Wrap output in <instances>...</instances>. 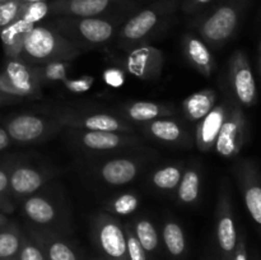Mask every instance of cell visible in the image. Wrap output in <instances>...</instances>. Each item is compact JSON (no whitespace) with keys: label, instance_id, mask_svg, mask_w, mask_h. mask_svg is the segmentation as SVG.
<instances>
[{"label":"cell","instance_id":"cell-34","mask_svg":"<svg viewBox=\"0 0 261 260\" xmlns=\"http://www.w3.org/2000/svg\"><path fill=\"white\" fill-rule=\"evenodd\" d=\"M47 15H50V4H48L47 0H45V2L25 3L20 19L25 20L31 24H37L38 22L45 19Z\"/></svg>","mask_w":261,"mask_h":260},{"label":"cell","instance_id":"cell-35","mask_svg":"<svg viewBox=\"0 0 261 260\" xmlns=\"http://www.w3.org/2000/svg\"><path fill=\"white\" fill-rule=\"evenodd\" d=\"M125 237H126V247H127V259L129 260H147V252L143 249L140 242L138 241L133 226L130 223L124 224Z\"/></svg>","mask_w":261,"mask_h":260},{"label":"cell","instance_id":"cell-29","mask_svg":"<svg viewBox=\"0 0 261 260\" xmlns=\"http://www.w3.org/2000/svg\"><path fill=\"white\" fill-rule=\"evenodd\" d=\"M133 231L147 254H154L157 251L160 246V237L152 221L145 218L138 219L133 226Z\"/></svg>","mask_w":261,"mask_h":260},{"label":"cell","instance_id":"cell-50","mask_svg":"<svg viewBox=\"0 0 261 260\" xmlns=\"http://www.w3.org/2000/svg\"><path fill=\"white\" fill-rule=\"evenodd\" d=\"M3 2H5V0H0V3H3Z\"/></svg>","mask_w":261,"mask_h":260},{"label":"cell","instance_id":"cell-26","mask_svg":"<svg viewBox=\"0 0 261 260\" xmlns=\"http://www.w3.org/2000/svg\"><path fill=\"white\" fill-rule=\"evenodd\" d=\"M163 244L168 255L173 259H182L186 254V239L182 227L176 221H167L162 229Z\"/></svg>","mask_w":261,"mask_h":260},{"label":"cell","instance_id":"cell-19","mask_svg":"<svg viewBox=\"0 0 261 260\" xmlns=\"http://www.w3.org/2000/svg\"><path fill=\"white\" fill-rule=\"evenodd\" d=\"M28 236L41 247L46 260H81L74 247L58 235L31 229Z\"/></svg>","mask_w":261,"mask_h":260},{"label":"cell","instance_id":"cell-3","mask_svg":"<svg viewBox=\"0 0 261 260\" xmlns=\"http://www.w3.org/2000/svg\"><path fill=\"white\" fill-rule=\"evenodd\" d=\"M177 5L178 0H160L130 15L117 31V48L126 53L137 46L147 43L148 38L170 19L177 9Z\"/></svg>","mask_w":261,"mask_h":260},{"label":"cell","instance_id":"cell-43","mask_svg":"<svg viewBox=\"0 0 261 260\" xmlns=\"http://www.w3.org/2000/svg\"><path fill=\"white\" fill-rule=\"evenodd\" d=\"M10 142H12V139H10L9 134L7 133L5 127L0 126V152H3L5 148L9 147Z\"/></svg>","mask_w":261,"mask_h":260},{"label":"cell","instance_id":"cell-40","mask_svg":"<svg viewBox=\"0 0 261 260\" xmlns=\"http://www.w3.org/2000/svg\"><path fill=\"white\" fill-rule=\"evenodd\" d=\"M231 260H249V255H247V246H246V239L242 235L237 240L236 249H234L233 255H232Z\"/></svg>","mask_w":261,"mask_h":260},{"label":"cell","instance_id":"cell-44","mask_svg":"<svg viewBox=\"0 0 261 260\" xmlns=\"http://www.w3.org/2000/svg\"><path fill=\"white\" fill-rule=\"evenodd\" d=\"M10 222H12V221L8 218L7 214H4V213H2V212H0V227L7 226V224H9Z\"/></svg>","mask_w":261,"mask_h":260},{"label":"cell","instance_id":"cell-45","mask_svg":"<svg viewBox=\"0 0 261 260\" xmlns=\"http://www.w3.org/2000/svg\"><path fill=\"white\" fill-rule=\"evenodd\" d=\"M12 98L13 97H10V96H8V94H4L0 92V105L5 103V102H9Z\"/></svg>","mask_w":261,"mask_h":260},{"label":"cell","instance_id":"cell-39","mask_svg":"<svg viewBox=\"0 0 261 260\" xmlns=\"http://www.w3.org/2000/svg\"><path fill=\"white\" fill-rule=\"evenodd\" d=\"M212 2L213 0H185L182 4V12L185 14H194Z\"/></svg>","mask_w":261,"mask_h":260},{"label":"cell","instance_id":"cell-11","mask_svg":"<svg viewBox=\"0 0 261 260\" xmlns=\"http://www.w3.org/2000/svg\"><path fill=\"white\" fill-rule=\"evenodd\" d=\"M58 126L61 125L56 121H48L38 115L20 114L8 120L5 130L14 142L35 143L48 137Z\"/></svg>","mask_w":261,"mask_h":260},{"label":"cell","instance_id":"cell-47","mask_svg":"<svg viewBox=\"0 0 261 260\" xmlns=\"http://www.w3.org/2000/svg\"><path fill=\"white\" fill-rule=\"evenodd\" d=\"M93 260H106V259H103V257H102V256H99V257H94Z\"/></svg>","mask_w":261,"mask_h":260},{"label":"cell","instance_id":"cell-24","mask_svg":"<svg viewBox=\"0 0 261 260\" xmlns=\"http://www.w3.org/2000/svg\"><path fill=\"white\" fill-rule=\"evenodd\" d=\"M124 112L130 121L145 124V122L153 121L155 119L170 116V115H172L175 112V110L172 107L167 106V105L155 103V102L138 101L127 103L125 106Z\"/></svg>","mask_w":261,"mask_h":260},{"label":"cell","instance_id":"cell-21","mask_svg":"<svg viewBox=\"0 0 261 260\" xmlns=\"http://www.w3.org/2000/svg\"><path fill=\"white\" fill-rule=\"evenodd\" d=\"M144 133L166 144H182L186 142V132L182 125L173 119L161 117L145 122Z\"/></svg>","mask_w":261,"mask_h":260},{"label":"cell","instance_id":"cell-46","mask_svg":"<svg viewBox=\"0 0 261 260\" xmlns=\"http://www.w3.org/2000/svg\"><path fill=\"white\" fill-rule=\"evenodd\" d=\"M24 3H36V2H45V0H23Z\"/></svg>","mask_w":261,"mask_h":260},{"label":"cell","instance_id":"cell-14","mask_svg":"<svg viewBox=\"0 0 261 260\" xmlns=\"http://www.w3.org/2000/svg\"><path fill=\"white\" fill-rule=\"evenodd\" d=\"M2 73L19 92L22 98L40 94L42 83L35 65H30L20 59H8Z\"/></svg>","mask_w":261,"mask_h":260},{"label":"cell","instance_id":"cell-15","mask_svg":"<svg viewBox=\"0 0 261 260\" xmlns=\"http://www.w3.org/2000/svg\"><path fill=\"white\" fill-rule=\"evenodd\" d=\"M240 185L244 194L245 205L255 223L261 227V183L250 163L244 162L237 170Z\"/></svg>","mask_w":261,"mask_h":260},{"label":"cell","instance_id":"cell-36","mask_svg":"<svg viewBox=\"0 0 261 260\" xmlns=\"http://www.w3.org/2000/svg\"><path fill=\"white\" fill-rule=\"evenodd\" d=\"M18 260H46L41 247L28 235L23 233L22 245L18 252Z\"/></svg>","mask_w":261,"mask_h":260},{"label":"cell","instance_id":"cell-5","mask_svg":"<svg viewBox=\"0 0 261 260\" xmlns=\"http://www.w3.org/2000/svg\"><path fill=\"white\" fill-rule=\"evenodd\" d=\"M48 4L54 18H92L125 14L137 5V0H51Z\"/></svg>","mask_w":261,"mask_h":260},{"label":"cell","instance_id":"cell-10","mask_svg":"<svg viewBox=\"0 0 261 260\" xmlns=\"http://www.w3.org/2000/svg\"><path fill=\"white\" fill-rule=\"evenodd\" d=\"M237 240L239 236L234 224L231 196H229L228 188L226 184H223L219 191L218 204H217V241L222 254V260H231L236 249Z\"/></svg>","mask_w":261,"mask_h":260},{"label":"cell","instance_id":"cell-9","mask_svg":"<svg viewBox=\"0 0 261 260\" xmlns=\"http://www.w3.org/2000/svg\"><path fill=\"white\" fill-rule=\"evenodd\" d=\"M245 138H246L245 115L239 106H234L233 109L227 111L226 119L217 137L214 149L222 157H234L241 150Z\"/></svg>","mask_w":261,"mask_h":260},{"label":"cell","instance_id":"cell-32","mask_svg":"<svg viewBox=\"0 0 261 260\" xmlns=\"http://www.w3.org/2000/svg\"><path fill=\"white\" fill-rule=\"evenodd\" d=\"M41 83L43 82H63L66 78L69 61H54L45 65H35Z\"/></svg>","mask_w":261,"mask_h":260},{"label":"cell","instance_id":"cell-30","mask_svg":"<svg viewBox=\"0 0 261 260\" xmlns=\"http://www.w3.org/2000/svg\"><path fill=\"white\" fill-rule=\"evenodd\" d=\"M182 177V167L180 165H168L161 167L152 175L150 183L158 190H175Z\"/></svg>","mask_w":261,"mask_h":260},{"label":"cell","instance_id":"cell-37","mask_svg":"<svg viewBox=\"0 0 261 260\" xmlns=\"http://www.w3.org/2000/svg\"><path fill=\"white\" fill-rule=\"evenodd\" d=\"M93 82V76H82V78L75 79L65 78L63 81V83L68 91L74 92V93H83V92H87L91 89Z\"/></svg>","mask_w":261,"mask_h":260},{"label":"cell","instance_id":"cell-48","mask_svg":"<svg viewBox=\"0 0 261 260\" xmlns=\"http://www.w3.org/2000/svg\"><path fill=\"white\" fill-rule=\"evenodd\" d=\"M0 260H18L17 257H13V259H0Z\"/></svg>","mask_w":261,"mask_h":260},{"label":"cell","instance_id":"cell-27","mask_svg":"<svg viewBox=\"0 0 261 260\" xmlns=\"http://www.w3.org/2000/svg\"><path fill=\"white\" fill-rule=\"evenodd\" d=\"M200 172L190 167L182 172L180 184L177 186V199L182 204H194L200 195Z\"/></svg>","mask_w":261,"mask_h":260},{"label":"cell","instance_id":"cell-4","mask_svg":"<svg viewBox=\"0 0 261 260\" xmlns=\"http://www.w3.org/2000/svg\"><path fill=\"white\" fill-rule=\"evenodd\" d=\"M242 0H229L196 22V30L208 47L218 48L233 36L240 22Z\"/></svg>","mask_w":261,"mask_h":260},{"label":"cell","instance_id":"cell-1","mask_svg":"<svg viewBox=\"0 0 261 260\" xmlns=\"http://www.w3.org/2000/svg\"><path fill=\"white\" fill-rule=\"evenodd\" d=\"M125 14L110 17L54 18L47 25L65 36L81 48L91 50L106 45L116 37L120 25L125 22Z\"/></svg>","mask_w":261,"mask_h":260},{"label":"cell","instance_id":"cell-41","mask_svg":"<svg viewBox=\"0 0 261 260\" xmlns=\"http://www.w3.org/2000/svg\"><path fill=\"white\" fill-rule=\"evenodd\" d=\"M8 193H10L9 171L4 167H0V194L8 195Z\"/></svg>","mask_w":261,"mask_h":260},{"label":"cell","instance_id":"cell-42","mask_svg":"<svg viewBox=\"0 0 261 260\" xmlns=\"http://www.w3.org/2000/svg\"><path fill=\"white\" fill-rule=\"evenodd\" d=\"M14 211V205L8 200L7 195H2L0 194V212L2 213H12Z\"/></svg>","mask_w":261,"mask_h":260},{"label":"cell","instance_id":"cell-49","mask_svg":"<svg viewBox=\"0 0 261 260\" xmlns=\"http://www.w3.org/2000/svg\"><path fill=\"white\" fill-rule=\"evenodd\" d=\"M254 260H260V259H259V256H255V259H254Z\"/></svg>","mask_w":261,"mask_h":260},{"label":"cell","instance_id":"cell-23","mask_svg":"<svg viewBox=\"0 0 261 260\" xmlns=\"http://www.w3.org/2000/svg\"><path fill=\"white\" fill-rule=\"evenodd\" d=\"M35 25L23 19H18L0 31V38H2L5 56L8 59H19L25 36Z\"/></svg>","mask_w":261,"mask_h":260},{"label":"cell","instance_id":"cell-2","mask_svg":"<svg viewBox=\"0 0 261 260\" xmlns=\"http://www.w3.org/2000/svg\"><path fill=\"white\" fill-rule=\"evenodd\" d=\"M76 43L47 24H36L25 36L19 59L30 65H45L54 61H70L81 55Z\"/></svg>","mask_w":261,"mask_h":260},{"label":"cell","instance_id":"cell-18","mask_svg":"<svg viewBox=\"0 0 261 260\" xmlns=\"http://www.w3.org/2000/svg\"><path fill=\"white\" fill-rule=\"evenodd\" d=\"M182 47L186 59L198 73L211 76L216 69V63L211 50L200 37L194 33H186L182 38Z\"/></svg>","mask_w":261,"mask_h":260},{"label":"cell","instance_id":"cell-16","mask_svg":"<svg viewBox=\"0 0 261 260\" xmlns=\"http://www.w3.org/2000/svg\"><path fill=\"white\" fill-rule=\"evenodd\" d=\"M103 183L122 186L133 183L140 172V162L134 158H114L101 165L97 170Z\"/></svg>","mask_w":261,"mask_h":260},{"label":"cell","instance_id":"cell-6","mask_svg":"<svg viewBox=\"0 0 261 260\" xmlns=\"http://www.w3.org/2000/svg\"><path fill=\"white\" fill-rule=\"evenodd\" d=\"M92 236L103 259L129 260L124 226L115 216L98 214L93 221Z\"/></svg>","mask_w":261,"mask_h":260},{"label":"cell","instance_id":"cell-22","mask_svg":"<svg viewBox=\"0 0 261 260\" xmlns=\"http://www.w3.org/2000/svg\"><path fill=\"white\" fill-rule=\"evenodd\" d=\"M23 212L36 226H50L58 219V208L43 196H30L23 203Z\"/></svg>","mask_w":261,"mask_h":260},{"label":"cell","instance_id":"cell-25","mask_svg":"<svg viewBox=\"0 0 261 260\" xmlns=\"http://www.w3.org/2000/svg\"><path fill=\"white\" fill-rule=\"evenodd\" d=\"M217 93L213 89H203L193 93L184 101L182 110L189 121L198 122L216 106Z\"/></svg>","mask_w":261,"mask_h":260},{"label":"cell","instance_id":"cell-31","mask_svg":"<svg viewBox=\"0 0 261 260\" xmlns=\"http://www.w3.org/2000/svg\"><path fill=\"white\" fill-rule=\"evenodd\" d=\"M139 206V198L135 194L126 193L119 195L114 200L110 201L106 205L107 212L110 214H116V216H129L134 213Z\"/></svg>","mask_w":261,"mask_h":260},{"label":"cell","instance_id":"cell-12","mask_svg":"<svg viewBox=\"0 0 261 260\" xmlns=\"http://www.w3.org/2000/svg\"><path fill=\"white\" fill-rule=\"evenodd\" d=\"M229 81L236 98L245 106L256 99V84L249 60L242 51H236L229 60Z\"/></svg>","mask_w":261,"mask_h":260},{"label":"cell","instance_id":"cell-20","mask_svg":"<svg viewBox=\"0 0 261 260\" xmlns=\"http://www.w3.org/2000/svg\"><path fill=\"white\" fill-rule=\"evenodd\" d=\"M45 175L28 165L13 166L9 171L10 191L17 196L35 194L45 183Z\"/></svg>","mask_w":261,"mask_h":260},{"label":"cell","instance_id":"cell-7","mask_svg":"<svg viewBox=\"0 0 261 260\" xmlns=\"http://www.w3.org/2000/svg\"><path fill=\"white\" fill-rule=\"evenodd\" d=\"M55 121L61 126L70 127L73 130L86 132H114L134 134V127L126 120L119 119L111 114L103 112H74L64 111L56 115Z\"/></svg>","mask_w":261,"mask_h":260},{"label":"cell","instance_id":"cell-33","mask_svg":"<svg viewBox=\"0 0 261 260\" xmlns=\"http://www.w3.org/2000/svg\"><path fill=\"white\" fill-rule=\"evenodd\" d=\"M24 5L23 0H5L0 3V31L20 19Z\"/></svg>","mask_w":261,"mask_h":260},{"label":"cell","instance_id":"cell-28","mask_svg":"<svg viewBox=\"0 0 261 260\" xmlns=\"http://www.w3.org/2000/svg\"><path fill=\"white\" fill-rule=\"evenodd\" d=\"M23 232L17 224L12 223L0 227V259H13L18 256L22 245Z\"/></svg>","mask_w":261,"mask_h":260},{"label":"cell","instance_id":"cell-17","mask_svg":"<svg viewBox=\"0 0 261 260\" xmlns=\"http://www.w3.org/2000/svg\"><path fill=\"white\" fill-rule=\"evenodd\" d=\"M228 107L226 105H217L205 117L198 122L195 133V142L200 152H209L214 148L217 137L222 124L226 119Z\"/></svg>","mask_w":261,"mask_h":260},{"label":"cell","instance_id":"cell-38","mask_svg":"<svg viewBox=\"0 0 261 260\" xmlns=\"http://www.w3.org/2000/svg\"><path fill=\"white\" fill-rule=\"evenodd\" d=\"M103 82L112 88H120L125 83L124 70L120 68H107L102 74Z\"/></svg>","mask_w":261,"mask_h":260},{"label":"cell","instance_id":"cell-8","mask_svg":"<svg viewBox=\"0 0 261 260\" xmlns=\"http://www.w3.org/2000/svg\"><path fill=\"white\" fill-rule=\"evenodd\" d=\"M163 63L165 58L162 51L147 43L126 51V56L122 58L124 68L142 81L157 79L162 73Z\"/></svg>","mask_w":261,"mask_h":260},{"label":"cell","instance_id":"cell-13","mask_svg":"<svg viewBox=\"0 0 261 260\" xmlns=\"http://www.w3.org/2000/svg\"><path fill=\"white\" fill-rule=\"evenodd\" d=\"M75 140L87 150L109 152L120 148L134 147L140 143L137 135L114 132H82L75 130Z\"/></svg>","mask_w":261,"mask_h":260}]
</instances>
